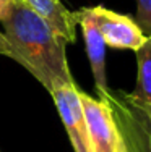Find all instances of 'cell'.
<instances>
[{
  "label": "cell",
  "mask_w": 151,
  "mask_h": 152,
  "mask_svg": "<svg viewBox=\"0 0 151 152\" xmlns=\"http://www.w3.org/2000/svg\"><path fill=\"white\" fill-rule=\"evenodd\" d=\"M2 24L5 55L23 65L49 92L73 83L65 53L68 42L24 2L15 0Z\"/></svg>",
  "instance_id": "1"
},
{
  "label": "cell",
  "mask_w": 151,
  "mask_h": 152,
  "mask_svg": "<svg viewBox=\"0 0 151 152\" xmlns=\"http://www.w3.org/2000/svg\"><path fill=\"white\" fill-rule=\"evenodd\" d=\"M99 99L112 108L127 152H151V107L132 99L128 92H107Z\"/></svg>",
  "instance_id": "2"
},
{
  "label": "cell",
  "mask_w": 151,
  "mask_h": 152,
  "mask_svg": "<svg viewBox=\"0 0 151 152\" xmlns=\"http://www.w3.org/2000/svg\"><path fill=\"white\" fill-rule=\"evenodd\" d=\"M83 113L93 152H122L124 139L117 128L112 108L104 99H94L80 91Z\"/></svg>",
  "instance_id": "3"
},
{
  "label": "cell",
  "mask_w": 151,
  "mask_h": 152,
  "mask_svg": "<svg viewBox=\"0 0 151 152\" xmlns=\"http://www.w3.org/2000/svg\"><path fill=\"white\" fill-rule=\"evenodd\" d=\"M85 12L94 21L106 45L119 50H136L146 41L141 28L132 16L120 15L106 7H89Z\"/></svg>",
  "instance_id": "4"
},
{
  "label": "cell",
  "mask_w": 151,
  "mask_h": 152,
  "mask_svg": "<svg viewBox=\"0 0 151 152\" xmlns=\"http://www.w3.org/2000/svg\"><path fill=\"white\" fill-rule=\"evenodd\" d=\"M50 96L54 99L55 108L62 118V123L65 126V131L75 152H93L83 113V105L80 99V91L75 86V83L55 88L50 92Z\"/></svg>",
  "instance_id": "5"
},
{
  "label": "cell",
  "mask_w": 151,
  "mask_h": 152,
  "mask_svg": "<svg viewBox=\"0 0 151 152\" xmlns=\"http://www.w3.org/2000/svg\"><path fill=\"white\" fill-rule=\"evenodd\" d=\"M73 15L75 20H77V24H80L81 31H83L86 53H88V60L89 65H91L96 89H98L99 97H104L109 92L107 78H106V42H104L101 32L96 28L94 21L91 20V16L85 12V8L75 12Z\"/></svg>",
  "instance_id": "6"
},
{
  "label": "cell",
  "mask_w": 151,
  "mask_h": 152,
  "mask_svg": "<svg viewBox=\"0 0 151 152\" xmlns=\"http://www.w3.org/2000/svg\"><path fill=\"white\" fill-rule=\"evenodd\" d=\"M21 2H24L36 15L47 21L67 42H75L77 20L60 0H21Z\"/></svg>",
  "instance_id": "7"
},
{
  "label": "cell",
  "mask_w": 151,
  "mask_h": 152,
  "mask_svg": "<svg viewBox=\"0 0 151 152\" xmlns=\"http://www.w3.org/2000/svg\"><path fill=\"white\" fill-rule=\"evenodd\" d=\"M135 53H136V63H138L136 86L135 91L128 94L136 102L151 107V36L146 37L143 45Z\"/></svg>",
  "instance_id": "8"
},
{
  "label": "cell",
  "mask_w": 151,
  "mask_h": 152,
  "mask_svg": "<svg viewBox=\"0 0 151 152\" xmlns=\"http://www.w3.org/2000/svg\"><path fill=\"white\" fill-rule=\"evenodd\" d=\"M136 23L143 34L151 36V0H136Z\"/></svg>",
  "instance_id": "9"
},
{
  "label": "cell",
  "mask_w": 151,
  "mask_h": 152,
  "mask_svg": "<svg viewBox=\"0 0 151 152\" xmlns=\"http://www.w3.org/2000/svg\"><path fill=\"white\" fill-rule=\"evenodd\" d=\"M15 0H0V23L7 18V15L10 13ZM0 53L5 55V41H3V34L0 32Z\"/></svg>",
  "instance_id": "10"
},
{
  "label": "cell",
  "mask_w": 151,
  "mask_h": 152,
  "mask_svg": "<svg viewBox=\"0 0 151 152\" xmlns=\"http://www.w3.org/2000/svg\"><path fill=\"white\" fill-rule=\"evenodd\" d=\"M122 152H127V149H124V151H122Z\"/></svg>",
  "instance_id": "11"
}]
</instances>
